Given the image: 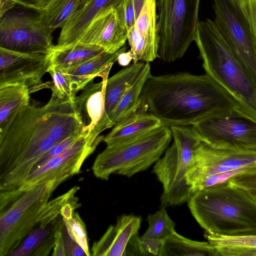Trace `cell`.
Wrapping results in <instances>:
<instances>
[{
	"mask_svg": "<svg viewBox=\"0 0 256 256\" xmlns=\"http://www.w3.org/2000/svg\"><path fill=\"white\" fill-rule=\"evenodd\" d=\"M62 219L60 216L45 226L36 224L9 256H46L54 248L55 233Z\"/></svg>",
	"mask_w": 256,
	"mask_h": 256,
	"instance_id": "cell-22",
	"label": "cell"
},
{
	"mask_svg": "<svg viewBox=\"0 0 256 256\" xmlns=\"http://www.w3.org/2000/svg\"><path fill=\"white\" fill-rule=\"evenodd\" d=\"M30 93L29 88L24 84L0 85V130L29 104Z\"/></svg>",
	"mask_w": 256,
	"mask_h": 256,
	"instance_id": "cell-27",
	"label": "cell"
},
{
	"mask_svg": "<svg viewBox=\"0 0 256 256\" xmlns=\"http://www.w3.org/2000/svg\"><path fill=\"white\" fill-rule=\"evenodd\" d=\"M151 75L149 62L145 64L134 83L122 96L110 114L108 128H112L118 122L129 116L139 108V98L143 86Z\"/></svg>",
	"mask_w": 256,
	"mask_h": 256,
	"instance_id": "cell-28",
	"label": "cell"
},
{
	"mask_svg": "<svg viewBox=\"0 0 256 256\" xmlns=\"http://www.w3.org/2000/svg\"><path fill=\"white\" fill-rule=\"evenodd\" d=\"M52 32L43 22L41 7L23 0L0 16V48L48 55L54 46Z\"/></svg>",
	"mask_w": 256,
	"mask_h": 256,
	"instance_id": "cell-8",
	"label": "cell"
},
{
	"mask_svg": "<svg viewBox=\"0 0 256 256\" xmlns=\"http://www.w3.org/2000/svg\"><path fill=\"white\" fill-rule=\"evenodd\" d=\"M200 0H158V56L172 62L182 58L194 41Z\"/></svg>",
	"mask_w": 256,
	"mask_h": 256,
	"instance_id": "cell-9",
	"label": "cell"
},
{
	"mask_svg": "<svg viewBox=\"0 0 256 256\" xmlns=\"http://www.w3.org/2000/svg\"><path fill=\"white\" fill-rule=\"evenodd\" d=\"M194 41L206 72L256 118V83L231 50L214 20L199 21Z\"/></svg>",
	"mask_w": 256,
	"mask_h": 256,
	"instance_id": "cell-4",
	"label": "cell"
},
{
	"mask_svg": "<svg viewBox=\"0 0 256 256\" xmlns=\"http://www.w3.org/2000/svg\"><path fill=\"white\" fill-rule=\"evenodd\" d=\"M160 256H218L208 242L192 240L174 231L163 241Z\"/></svg>",
	"mask_w": 256,
	"mask_h": 256,
	"instance_id": "cell-25",
	"label": "cell"
},
{
	"mask_svg": "<svg viewBox=\"0 0 256 256\" xmlns=\"http://www.w3.org/2000/svg\"><path fill=\"white\" fill-rule=\"evenodd\" d=\"M122 2L117 7L108 8L96 16L76 42L100 46L110 54L114 53L124 46L128 38V30Z\"/></svg>",
	"mask_w": 256,
	"mask_h": 256,
	"instance_id": "cell-15",
	"label": "cell"
},
{
	"mask_svg": "<svg viewBox=\"0 0 256 256\" xmlns=\"http://www.w3.org/2000/svg\"><path fill=\"white\" fill-rule=\"evenodd\" d=\"M124 16L127 30L135 25L136 18L132 0H124L122 2Z\"/></svg>",
	"mask_w": 256,
	"mask_h": 256,
	"instance_id": "cell-38",
	"label": "cell"
},
{
	"mask_svg": "<svg viewBox=\"0 0 256 256\" xmlns=\"http://www.w3.org/2000/svg\"></svg>",
	"mask_w": 256,
	"mask_h": 256,
	"instance_id": "cell-46",
	"label": "cell"
},
{
	"mask_svg": "<svg viewBox=\"0 0 256 256\" xmlns=\"http://www.w3.org/2000/svg\"><path fill=\"white\" fill-rule=\"evenodd\" d=\"M106 52L100 46L79 42L54 46L47 55L50 65L64 70L79 65Z\"/></svg>",
	"mask_w": 256,
	"mask_h": 256,
	"instance_id": "cell-21",
	"label": "cell"
},
{
	"mask_svg": "<svg viewBox=\"0 0 256 256\" xmlns=\"http://www.w3.org/2000/svg\"><path fill=\"white\" fill-rule=\"evenodd\" d=\"M204 236L218 256H256V233L222 235L205 232Z\"/></svg>",
	"mask_w": 256,
	"mask_h": 256,
	"instance_id": "cell-24",
	"label": "cell"
},
{
	"mask_svg": "<svg viewBox=\"0 0 256 256\" xmlns=\"http://www.w3.org/2000/svg\"><path fill=\"white\" fill-rule=\"evenodd\" d=\"M104 138L103 136H100L96 140L92 141L82 136L64 151L46 161L16 190H22L50 181L63 182L80 172L84 161Z\"/></svg>",
	"mask_w": 256,
	"mask_h": 256,
	"instance_id": "cell-13",
	"label": "cell"
},
{
	"mask_svg": "<svg viewBox=\"0 0 256 256\" xmlns=\"http://www.w3.org/2000/svg\"><path fill=\"white\" fill-rule=\"evenodd\" d=\"M141 218L132 214H124L118 218L115 225L110 226L102 236L92 247V256H125L131 238L138 234Z\"/></svg>",
	"mask_w": 256,
	"mask_h": 256,
	"instance_id": "cell-17",
	"label": "cell"
},
{
	"mask_svg": "<svg viewBox=\"0 0 256 256\" xmlns=\"http://www.w3.org/2000/svg\"><path fill=\"white\" fill-rule=\"evenodd\" d=\"M125 256H148L143 248L138 234L130 240L126 248Z\"/></svg>",
	"mask_w": 256,
	"mask_h": 256,
	"instance_id": "cell-39",
	"label": "cell"
},
{
	"mask_svg": "<svg viewBox=\"0 0 256 256\" xmlns=\"http://www.w3.org/2000/svg\"><path fill=\"white\" fill-rule=\"evenodd\" d=\"M170 128L174 142L154 164L152 171L162 184L160 202L164 208L188 202L194 194L186 176L193 163L195 149L202 140L192 126Z\"/></svg>",
	"mask_w": 256,
	"mask_h": 256,
	"instance_id": "cell-7",
	"label": "cell"
},
{
	"mask_svg": "<svg viewBox=\"0 0 256 256\" xmlns=\"http://www.w3.org/2000/svg\"><path fill=\"white\" fill-rule=\"evenodd\" d=\"M112 65L104 72L98 83L90 82L76 96L75 104L82 123V134L94 141L106 129L105 111V90Z\"/></svg>",
	"mask_w": 256,
	"mask_h": 256,
	"instance_id": "cell-16",
	"label": "cell"
},
{
	"mask_svg": "<svg viewBox=\"0 0 256 256\" xmlns=\"http://www.w3.org/2000/svg\"><path fill=\"white\" fill-rule=\"evenodd\" d=\"M124 0H88L62 28L57 45L76 42L92 20L110 8H115Z\"/></svg>",
	"mask_w": 256,
	"mask_h": 256,
	"instance_id": "cell-19",
	"label": "cell"
},
{
	"mask_svg": "<svg viewBox=\"0 0 256 256\" xmlns=\"http://www.w3.org/2000/svg\"><path fill=\"white\" fill-rule=\"evenodd\" d=\"M140 107L158 118L162 126L170 127L192 125L210 115L241 108L206 74L195 75L186 72L151 74L142 88Z\"/></svg>",
	"mask_w": 256,
	"mask_h": 256,
	"instance_id": "cell-2",
	"label": "cell"
},
{
	"mask_svg": "<svg viewBox=\"0 0 256 256\" xmlns=\"http://www.w3.org/2000/svg\"><path fill=\"white\" fill-rule=\"evenodd\" d=\"M38 7H42L45 6L49 0H21Z\"/></svg>",
	"mask_w": 256,
	"mask_h": 256,
	"instance_id": "cell-44",
	"label": "cell"
},
{
	"mask_svg": "<svg viewBox=\"0 0 256 256\" xmlns=\"http://www.w3.org/2000/svg\"><path fill=\"white\" fill-rule=\"evenodd\" d=\"M148 228L141 240H164L175 230L176 224L168 216L166 208L162 207L158 210L147 217Z\"/></svg>",
	"mask_w": 256,
	"mask_h": 256,
	"instance_id": "cell-30",
	"label": "cell"
},
{
	"mask_svg": "<svg viewBox=\"0 0 256 256\" xmlns=\"http://www.w3.org/2000/svg\"><path fill=\"white\" fill-rule=\"evenodd\" d=\"M50 64L47 55L30 54L0 48V85L22 84L32 90L44 88L42 78Z\"/></svg>",
	"mask_w": 256,
	"mask_h": 256,
	"instance_id": "cell-14",
	"label": "cell"
},
{
	"mask_svg": "<svg viewBox=\"0 0 256 256\" xmlns=\"http://www.w3.org/2000/svg\"><path fill=\"white\" fill-rule=\"evenodd\" d=\"M234 184L252 194H256V166L234 176Z\"/></svg>",
	"mask_w": 256,
	"mask_h": 256,
	"instance_id": "cell-35",
	"label": "cell"
},
{
	"mask_svg": "<svg viewBox=\"0 0 256 256\" xmlns=\"http://www.w3.org/2000/svg\"><path fill=\"white\" fill-rule=\"evenodd\" d=\"M82 136V135L80 134L72 136L66 138L62 142L55 144L46 152L42 155L36 162L34 164L33 168H32L30 174H32L34 172L40 168L49 159L60 154L68 148L74 143H75L78 139H80Z\"/></svg>",
	"mask_w": 256,
	"mask_h": 256,
	"instance_id": "cell-34",
	"label": "cell"
},
{
	"mask_svg": "<svg viewBox=\"0 0 256 256\" xmlns=\"http://www.w3.org/2000/svg\"><path fill=\"white\" fill-rule=\"evenodd\" d=\"M48 72L52 80L50 86L52 93L60 98L75 102L76 94L74 92L68 78L62 70L50 65Z\"/></svg>",
	"mask_w": 256,
	"mask_h": 256,
	"instance_id": "cell-32",
	"label": "cell"
},
{
	"mask_svg": "<svg viewBox=\"0 0 256 256\" xmlns=\"http://www.w3.org/2000/svg\"><path fill=\"white\" fill-rule=\"evenodd\" d=\"M188 204L205 232L222 235L256 233V197L228 182L197 192Z\"/></svg>",
	"mask_w": 256,
	"mask_h": 256,
	"instance_id": "cell-3",
	"label": "cell"
},
{
	"mask_svg": "<svg viewBox=\"0 0 256 256\" xmlns=\"http://www.w3.org/2000/svg\"><path fill=\"white\" fill-rule=\"evenodd\" d=\"M156 9V0H146L134 25L144 40L150 62L158 56L159 40Z\"/></svg>",
	"mask_w": 256,
	"mask_h": 256,
	"instance_id": "cell-26",
	"label": "cell"
},
{
	"mask_svg": "<svg viewBox=\"0 0 256 256\" xmlns=\"http://www.w3.org/2000/svg\"><path fill=\"white\" fill-rule=\"evenodd\" d=\"M63 220L70 236L81 246L86 256H90L86 227L78 214L74 212L71 218Z\"/></svg>",
	"mask_w": 256,
	"mask_h": 256,
	"instance_id": "cell-33",
	"label": "cell"
},
{
	"mask_svg": "<svg viewBox=\"0 0 256 256\" xmlns=\"http://www.w3.org/2000/svg\"><path fill=\"white\" fill-rule=\"evenodd\" d=\"M80 206L78 198L74 196L62 208L60 214L63 219L71 218L74 212V210Z\"/></svg>",
	"mask_w": 256,
	"mask_h": 256,
	"instance_id": "cell-40",
	"label": "cell"
},
{
	"mask_svg": "<svg viewBox=\"0 0 256 256\" xmlns=\"http://www.w3.org/2000/svg\"><path fill=\"white\" fill-rule=\"evenodd\" d=\"M213 8L216 26L256 83V44L239 0H214Z\"/></svg>",
	"mask_w": 256,
	"mask_h": 256,
	"instance_id": "cell-12",
	"label": "cell"
},
{
	"mask_svg": "<svg viewBox=\"0 0 256 256\" xmlns=\"http://www.w3.org/2000/svg\"><path fill=\"white\" fill-rule=\"evenodd\" d=\"M145 62H133L108 78L105 90L106 129L109 117L122 96L130 88L143 68Z\"/></svg>",
	"mask_w": 256,
	"mask_h": 256,
	"instance_id": "cell-23",
	"label": "cell"
},
{
	"mask_svg": "<svg viewBox=\"0 0 256 256\" xmlns=\"http://www.w3.org/2000/svg\"><path fill=\"white\" fill-rule=\"evenodd\" d=\"M162 126L158 118L140 107L116 123L103 140L107 146L121 144L136 140Z\"/></svg>",
	"mask_w": 256,
	"mask_h": 256,
	"instance_id": "cell-18",
	"label": "cell"
},
{
	"mask_svg": "<svg viewBox=\"0 0 256 256\" xmlns=\"http://www.w3.org/2000/svg\"><path fill=\"white\" fill-rule=\"evenodd\" d=\"M18 0H0V16L16 5Z\"/></svg>",
	"mask_w": 256,
	"mask_h": 256,
	"instance_id": "cell-42",
	"label": "cell"
},
{
	"mask_svg": "<svg viewBox=\"0 0 256 256\" xmlns=\"http://www.w3.org/2000/svg\"><path fill=\"white\" fill-rule=\"evenodd\" d=\"M82 130L74 102L53 93L44 106L20 110L0 130V192L18 188L42 155Z\"/></svg>",
	"mask_w": 256,
	"mask_h": 256,
	"instance_id": "cell-1",
	"label": "cell"
},
{
	"mask_svg": "<svg viewBox=\"0 0 256 256\" xmlns=\"http://www.w3.org/2000/svg\"><path fill=\"white\" fill-rule=\"evenodd\" d=\"M126 49V46H124L113 54L104 52L79 65L62 70L68 78L74 92L76 94L95 78L100 77L106 68L113 65L120 54Z\"/></svg>",
	"mask_w": 256,
	"mask_h": 256,
	"instance_id": "cell-20",
	"label": "cell"
},
{
	"mask_svg": "<svg viewBox=\"0 0 256 256\" xmlns=\"http://www.w3.org/2000/svg\"><path fill=\"white\" fill-rule=\"evenodd\" d=\"M192 126L202 140L212 147L256 151V118L241 108L210 115Z\"/></svg>",
	"mask_w": 256,
	"mask_h": 256,
	"instance_id": "cell-11",
	"label": "cell"
},
{
	"mask_svg": "<svg viewBox=\"0 0 256 256\" xmlns=\"http://www.w3.org/2000/svg\"><path fill=\"white\" fill-rule=\"evenodd\" d=\"M79 188L76 186L66 192L52 200H49L44 206L38 220L36 224L45 226L52 222L60 216L63 206L74 197Z\"/></svg>",
	"mask_w": 256,
	"mask_h": 256,
	"instance_id": "cell-31",
	"label": "cell"
},
{
	"mask_svg": "<svg viewBox=\"0 0 256 256\" xmlns=\"http://www.w3.org/2000/svg\"><path fill=\"white\" fill-rule=\"evenodd\" d=\"M133 59L132 54L130 50L124 52L118 56L117 61L120 65L124 66L130 64V61Z\"/></svg>",
	"mask_w": 256,
	"mask_h": 256,
	"instance_id": "cell-41",
	"label": "cell"
},
{
	"mask_svg": "<svg viewBox=\"0 0 256 256\" xmlns=\"http://www.w3.org/2000/svg\"><path fill=\"white\" fill-rule=\"evenodd\" d=\"M88 0H49L41 7L42 17L52 32L66 23L87 2Z\"/></svg>",
	"mask_w": 256,
	"mask_h": 256,
	"instance_id": "cell-29",
	"label": "cell"
},
{
	"mask_svg": "<svg viewBox=\"0 0 256 256\" xmlns=\"http://www.w3.org/2000/svg\"><path fill=\"white\" fill-rule=\"evenodd\" d=\"M134 6L135 10L136 18H138V16L141 11V10L144 6L146 0H132Z\"/></svg>",
	"mask_w": 256,
	"mask_h": 256,
	"instance_id": "cell-43",
	"label": "cell"
},
{
	"mask_svg": "<svg viewBox=\"0 0 256 256\" xmlns=\"http://www.w3.org/2000/svg\"><path fill=\"white\" fill-rule=\"evenodd\" d=\"M64 222L62 219L59 222L55 233L54 244L52 256H66L65 243L63 234Z\"/></svg>",
	"mask_w": 256,
	"mask_h": 256,
	"instance_id": "cell-37",
	"label": "cell"
},
{
	"mask_svg": "<svg viewBox=\"0 0 256 256\" xmlns=\"http://www.w3.org/2000/svg\"><path fill=\"white\" fill-rule=\"evenodd\" d=\"M255 166L256 151L218 148L201 140L195 149L186 182L194 194L226 182Z\"/></svg>",
	"mask_w": 256,
	"mask_h": 256,
	"instance_id": "cell-10",
	"label": "cell"
},
{
	"mask_svg": "<svg viewBox=\"0 0 256 256\" xmlns=\"http://www.w3.org/2000/svg\"><path fill=\"white\" fill-rule=\"evenodd\" d=\"M239 3L256 44V0H239Z\"/></svg>",
	"mask_w": 256,
	"mask_h": 256,
	"instance_id": "cell-36",
	"label": "cell"
},
{
	"mask_svg": "<svg viewBox=\"0 0 256 256\" xmlns=\"http://www.w3.org/2000/svg\"><path fill=\"white\" fill-rule=\"evenodd\" d=\"M252 194L256 197V194Z\"/></svg>",
	"mask_w": 256,
	"mask_h": 256,
	"instance_id": "cell-45",
	"label": "cell"
},
{
	"mask_svg": "<svg viewBox=\"0 0 256 256\" xmlns=\"http://www.w3.org/2000/svg\"><path fill=\"white\" fill-rule=\"evenodd\" d=\"M172 138L170 127L162 126L132 142L107 146L96 158L92 166L93 173L104 180L114 174L132 177L155 164Z\"/></svg>",
	"mask_w": 256,
	"mask_h": 256,
	"instance_id": "cell-6",
	"label": "cell"
},
{
	"mask_svg": "<svg viewBox=\"0 0 256 256\" xmlns=\"http://www.w3.org/2000/svg\"><path fill=\"white\" fill-rule=\"evenodd\" d=\"M62 182L50 181L22 190L0 192V256H9L36 226L44 206Z\"/></svg>",
	"mask_w": 256,
	"mask_h": 256,
	"instance_id": "cell-5",
	"label": "cell"
}]
</instances>
